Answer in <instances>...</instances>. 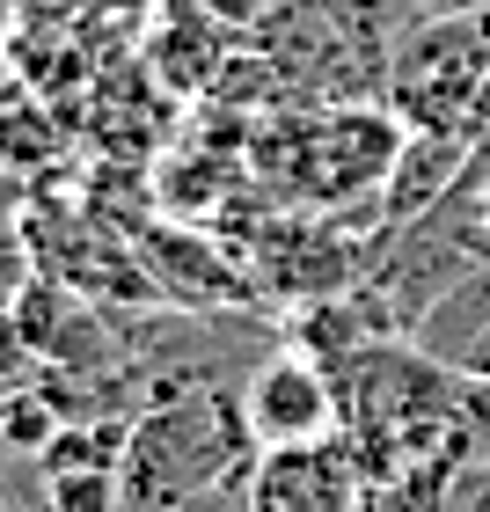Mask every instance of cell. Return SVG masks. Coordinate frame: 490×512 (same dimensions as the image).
I'll return each instance as SVG.
<instances>
[{
    "instance_id": "obj_1",
    "label": "cell",
    "mask_w": 490,
    "mask_h": 512,
    "mask_svg": "<svg viewBox=\"0 0 490 512\" xmlns=\"http://www.w3.org/2000/svg\"><path fill=\"white\" fill-rule=\"evenodd\" d=\"M256 461V439L242 425V403L227 388H183L161 395L147 417H132L125 461H118V512H176L205 483Z\"/></svg>"
},
{
    "instance_id": "obj_2",
    "label": "cell",
    "mask_w": 490,
    "mask_h": 512,
    "mask_svg": "<svg viewBox=\"0 0 490 512\" xmlns=\"http://www.w3.org/2000/svg\"><path fill=\"white\" fill-rule=\"evenodd\" d=\"M381 96L410 132H461L469 139L476 110L490 96V0L395 22Z\"/></svg>"
},
{
    "instance_id": "obj_3",
    "label": "cell",
    "mask_w": 490,
    "mask_h": 512,
    "mask_svg": "<svg viewBox=\"0 0 490 512\" xmlns=\"http://www.w3.org/2000/svg\"><path fill=\"white\" fill-rule=\"evenodd\" d=\"M286 139H293L286 161L264 154L278 191L300 205H352V198H381L410 125L395 110H373V103H322Z\"/></svg>"
},
{
    "instance_id": "obj_4",
    "label": "cell",
    "mask_w": 490,
    "mask_h": 512,
    "mask_svg": "<svg viewBox=\"0 0 490 512\" xmlns=\"http://www.w3.org/2000/svg\"><path fill=\"white\" fill-rule=\"evenodd\" d=\"M373 483L344 432L293 439V447H256L249 461V505L256 512H366Z\"/></svg>"
},
{
    "instance_id": "obj_5",
    "label": "cell",
    "mask_w": 490,
    "mask_h": 512,
    "mask_svg": "<svg viewBox=\"0 0 490 512\" xmlns=\"http://www.w3.org/2000/svg\"><path fill=\"white\" fill-rule=\"evenodd\" d=\"M235 403H242V425H249L256 447H293V439L337 432V381H330V366L308 359L293 337L271 344L264 359H249Z\"/></svg>"
},
{
    "instance_id": "obj_6",
    "label": "cell",
    "mask_w": 490,
    "mask_h": 512,
    "mask_svg": "<svg viewBox=\"0 0 490 512\" xmlns=\"http://www.w3.org/2000/svg\"><path fill=\"white\" fill-rule=\"evenodd\" d=\"M30 300V242L15 227H0V315Z\"/></svg>"
},
{
    "instance_id": "obj_7",
    "label": "cell",
    "mask_w": 490,
    "mask_h": 512,
    "mask_svg": "<svg viewBox=\"0 0 490 512\" xmlns=\"http://www.w3.org/2000/svg\"><path fill=\"white\" fill-rule=\"evenodd\" d=\"M176 512H256V505H249V469L220 476V483H205V491H198V498H183Z\"/></svg>"
}]
</instances>
